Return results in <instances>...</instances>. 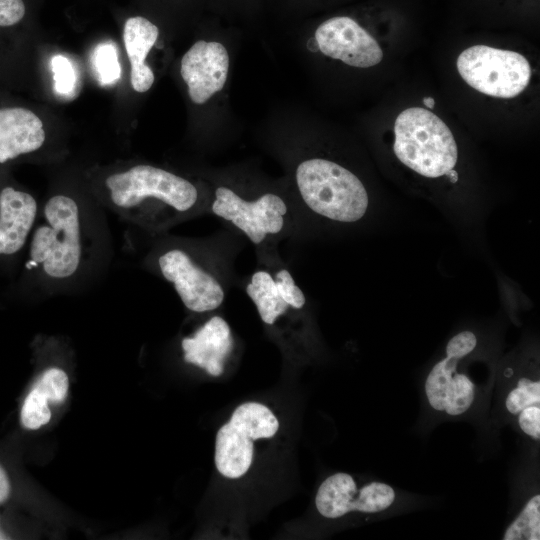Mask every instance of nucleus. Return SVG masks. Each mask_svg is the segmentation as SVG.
Returning <instances> with one entry per match:
<instances>
[{"label":"nucleus","mask_w":540,"mask_h":540,"mask_svg":"<svg viewBox=\"0 0 540 540\" xmlns=\"http://www.w3.org/2000/svg\"><path fill=\"white\" fill-rule=\"evenodd\" d=\"M94 66L102 84H111L120 77L117 50L112 43H102L94 51Z\"/></svg>","instance_id":"obj_21"},{"label":"nucleus","mask_w":540,"mask_h":540,"mask_svg":"<svg viewBox=\"0 0 540 540\" xmlns=\"http://www.w3.org/2000/svg\"><path fill=\"white\" fill-rule=\"evenodd\" d=\"M25 13L26 6L23 0H0V29L17 25Z\"/></svg>","instance_id":"obj_24"},{"label":"nucleus","mask_w":540,"mask_h":540,"mask_svg":"<svg viewBox=\"0 0 540 540\" xmlns=\"http://www.w3.org/2000/svg\"><path fill=\"white\" fill-rule=\"evenodd\" d=\"M314 39L322 54L352 67L369 68L383 59V51L373 36L347 16L321 23Z\"/></svg>","instance_id":"obj_11"},{"label":"nucleus","mask_w":540,"mask_h":540,"mask_svg":"<svg viewBox=\"0 0 540 540\" xmlns=\"http://www.w3.org/2000/svg\"><path fill=\"white\" fill-rule=\"evenodd\" d=\"M476 344V336L470 331L460 332L449 340L445 358L434 365L425 381V394L434 410L459 416L472 405L475 386L468 376L457 372V364Z\"/></svg>","instance_id":"obj_7"},{"label":"nucleus","mask_w":540,"mask_h":540,"mask_svg":"<svg viewBox=\"0 0 540 540\" xmlns=\"http://www.w3.org/2000/svg\"><path fill=\"white\" fill-rule=\"evenodd\" d=\"M278 428V420L266 406L256 402L238 406L216 435L218 471L232 479L244 475L252 463L253 440L271 438Z\"/></svg>","instance_id":"obj_6"},{"label":"nucleus","mask_w":540,"mask_h":540,"mask_svg":"<svg viewBox=\"0 0 540 540\" xmlns=\"http://www.w3.org/2000/svg\"><path fill=\"white\" fill-rule=\"evenodd\" d=\"M184 360L205 369L210 375L223 373L224 361L233 348L230 327L215 316L199 328L192 337L181 342Z\"/></svg>","instance_id":"obj_15"},{"label":"nucleus","mask_w":540,"mask_h":540,"mask_svg":"<svg viewBox=\"0 0 540 540\" xmlns=\"http://www.w3.org/2000/svg\"><path fill=\"white\" fill-rule=\"evenodd\" d=\"M504 540L540 539V495L532 496L503 534Z\"/></svg>","instance_id":"obj_19"},{"label":"nucleus","mask_w":540,"mask_h":540,"mask_svg":"<svg viewBox=\"0 0 540 540\" xmlns=\"http://www.w3.org/2000/svg\"><path fill=\"white\" fill-rule=\"evenodd\" d=\"M456 66L469 86L496 98L516 97L531 77L530 64L522 54L487 45H474L462 51Z\"/></svg>","instance_id":"obj_5"},{"label":"nucleus","mask_w":540,"mask_h":540,"mask_svg":"<svg viewBox=\"0 0 540 540\" xmlns=\"http://www.w3.org/2000/svg\"><path fill=\"white\" fill-rule=\"evenodd\" d=\"M276 284L285 300V302L295 308L300 309L305 304V296L302 290L296 285L293 277L286 269L276 273Z\"/></svg>","instance_id":"obj_23"},{"label":"nucleus","mask_w":540,"mask_h":540,"mask_svg":"<svg viewBox=\"0 0 540 540\" xmlns=\"http://www.w3.org/2000/svg\"><path fill=\"white\" fill-rule=\"evenodd\" d=\"M88 213L70 195L55 194L39 212L26 245L24 276L53 289L75 280L91 249Z\"/></svg>","instance_id":"obj_1"},{"label":"nucleus","mask_w":540,"mask_h":540,"mask_svg":"<svg viewBox=\"0 0 540 540\" xmlns=\"http://www.w3.org/2000/svg\"><path fill=\"white\" fill-rule=\"evenodd\" d=\"M446 175L449 176V178L451 179L452 182L457 181L458 176H457V173L454 170H450L449 172H447Z\"/></svg>","instance_id":"obj_28"},{"label":"nucleus","mask_w":540,"mask_h":540,"mask_svg":"<svg viewBox=\"0 0 540 540\" xmlns=\"http://www.w3.org/2000/svg\"><path fill=\"white\" fill-rule=\"evenodd\" d=\"M422 101L427 108H434L435 106V100L432 97H425Z\"/></svg>","instance_id":"obj_27"},{"label":"nucleus","mask_w":540,"mask_h":540,"mask_svg":"<svg viewBox=\"0 0 540 540\" xmlns=\"http://www.w3.org/2000/svg\"><path fill=\"white\" fill-rule=\"evenodd\" d=\"M156 265L187 309L206 312L222 304L224 291L220 283L184 248L173 246L165 249L157 255Z\"/></svg>","instance_id":"obj_8"},{"label":"nucleus","mask_w":540,"mask_h":540,"mask_svg":"<svg viewBox=\"0 0 540 540\" xmlns=\"http://www.w3.org/2000/svg\"><path fill=\"white\" fill-rule=\"evenodd\" d=\"M215 197L213 213L233 223L254 244L261 243L268 234L279 233L284 226L287 206L276 194L266 193L247 201L232 189L221 186L216 189Z\"/></svg>","instance_id":"obj_9"},{"label":"nucleus","mask_w":540,"mask_h":540,"mask_svg":"<svg viewBox=\"0 0 540 540\" xmlns=\"http://www.w3.org/2000/svg\"><path fill=\"white\" fill-rule=\"evenodd\" d=\"M396 157L416 173L437 178L453 169L458 159L455 138L448 126L431 111L411 107L394 124Z\"/></svg>","instance_id":"obj_3"},{"label":"nucleus","mask_w":540,"mask_h":540,"mask_svg":"<svg viewBox=\"0 0 540 540\" xmlns=\"http://www.w3.org/2000/svg\"><path fill=\"white\" fill-rule=\"evenodd\" d=\"M530 406H540V381L522 377L508 392L505 408L509 414L517 416L521 410Z\"/></svg>","instance_id":"obj_20"},{"label":"nucleus","mask_w":540,"mask_h":540,"mask_svg":"<svg viewBox=\"0 0 540 540\" xmlns=\"http://www.w3.org/2000/svg\"><path fill=\"white\" fill-rule=\"evenodd\" d=\"M158 36V27L142 16L128 18L124 24L123 41L130 62V82L136 92L144 93L154 83V73L145 60Z\"/></svg>","instance_id":"obj_16"},{"label":"nucleus","mask_w":540,"mask_h":540,"mask_svg":"<svg viewBox=\"0 0 540 540\" xmlns=\"http://www.w3.org/2000/svg\"><path fill=\"white\" fill-rule=\"evenodd\" d=\"M68 388L69 380L64 370L58 367L46 369L24 400L20 413L22 425L36 430L47 424L51 418L48 401L63 402Z\"/></svg>","instance_id":"obj_17"},{"label":"nucleus","mask_w":540,"mask_h":540,"mask_svg":"<svg viewBox=\"0 0 540 540\" xmlns=\"http://www.w3.org/2000/svg\"><path fill=\"white\" fill-rule=\"evenodd\" d=\"M39 208L29 192L11 183H0V264L25 250Z\"/></svg>","instance_id":"obj_13"},{"label":"nucleus","mask_w":540,"mask_h":540,"mask_svg":"<svg viewBox=\"0 0 540 540\" xmlns=\"http://www.w3.org/2000/svg\"><path fill=\"white\" fill-rule=\"evenodd\" d=\"M53 71L54 88L59 94L71 93L75 88V70L66 57L56 55L51 60Z\"/></svg>","instance_id":"obj_22"},{"label":"nucleus","mask_w":540,"mask_h":540,"mask_svg":"<svg viewBox=\"0 0 540 540\" xmlns=\"http://www.w3.org/2000/svg\"><path fill=\"white\" fill-rule=\"evenodd\" d=\"M10 482L5 470L0 465V503L4 502L10 494Z\"/></svg>","instance_id":"obj_26"},{"label":"nucleus","mask_w":540,"mask_h":540,"mask_svg":"<svg viewBox=\"0 0 540 540\" xmlns=\"http://www.w3.org/2000/svg\"><path fill=\"white\" fill-rule=\"evenodd\" d=\"M230 58L225 46L216 41L199 40L183 55L180 74L190 100L201 105L221 91L228 78Z\"/></svg>","instance_id":"obj_12"},{"label":"nucleus","mask_w":540,"mask_h":540,"mask_svg":"<svg viewBox=\"0 0 540 540\" xmlns=\"http://www.w3.org/2000/svg\"><path fill=\"white\" fill-rule=\"evenodd\" d=\"M517 422L526 435L536 441L540 439V406H530L521 410L517 415Z\"/></svg>","instance_id":"obj_25"},{"label":"nucleus","mask_w":540,"mask_h":540,"mask_svg":"<svg viewBox=\"0 0 540 540\" xmlns=\"http://www.w3.org/2000/svg\"><path fill=\"white\" fill-rule=\"evenodd\" d=\"M246 292L254 302L261 320L266 324L272 325L289 307L275 279L267 271L255 272L246 286Z\"/></svg>","instance_id":"obj_18"},{"label":"nucleus","mask_w":540,"mask_h":540,"mask_svg":"<svg viewBox=\"0 0 540 540\" xmlns=\"http://www.w3.org/2000/svg\"><path fill=\"white\" fill-rule=\"evenodd\" d=\"M46 139L43 122L22 106H0V167L37 152Z\"/></svg>","instance_id":"obj_14"},{"label":"nucleus","mask_w":540,"mask_h":540,"mask_svg":"<svg viewBox=\"0 0 540 540\" xmlns=\"http://www.w3.org/2000/svg\"><path fill=\"white\" fill-rule=\"evenodd\" d=\"M102 189L107 207L147 229H158L190 214L199 199L198 189L191 181L149 164L108 174Z\"/></svg>","instance_id":"obj_2"},{"label":"nucleus","mask_w":540,"mask_h":540,"mask_svg":"<svg viewBox=\"0 0 540 540\" xmlns=\"http://www.w3.org/2000/svg\"><path fill=\"white\" fill-rule=\"evenodd\" d=\"M304 203L316 214L337 222H356L368 208L360 179L345 167L322 158L302 161L295 173Z\"/></svg>","instance_id":"obj_4"},{"label":"nucleus","mask_w":540,"mask_h":540,"mask_svg":"<svg viewBox=\"0 0 540 540\" xmlns=\"http://www.w3.org/2000/svg\"><path fill=\"white\" fill-rule=\"evenodd\" d=\"M9 539L1 530H0V540Z\"/></svg>","instance_id":"obj_29"},{"label":"nucleus","mask_w":540,"mask_h":540,"mask_svg":"<svg viewBox=\"0 0 540 540\" xmlns=\"http://www.w3.org/2000/svg\"><path fill=\"white\" fill-rule=\"evenodd\" d=\"M395 500L394 489L382 482H371L359 490L352 476L339 472L326 478L318 488L315 504L318 512L335 519L352 511L377 513Z\"/></svg>","instance_id":"obj_10"}]
</instances>
